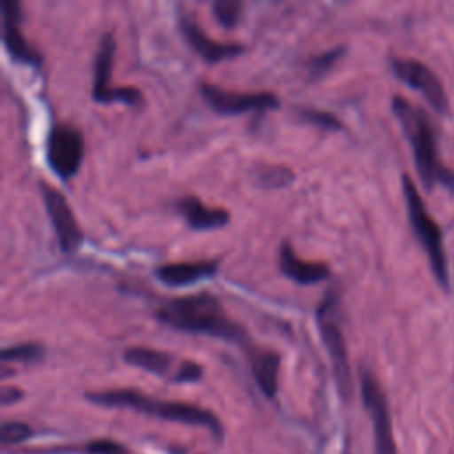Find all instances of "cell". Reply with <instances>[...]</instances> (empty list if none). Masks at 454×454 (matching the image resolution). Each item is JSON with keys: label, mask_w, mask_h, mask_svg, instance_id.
Masks as SVG:
<instances>
[{"label": "cell", "mask_w": 454, "mask_h": 454, "mask_svg": "<svg viewBox=\"0 0 454 454\" xmlns=\"http://www.w3.org/2000/svg\"><path fill=\"white\" fill-rule=\"evenodd\" d=\"M154 317L179 332L232 342L243 348L245 353L254 346L245 326L227 314L218 296L207 291L168 298L154 309Z\"/></svg>", "instance_id": "1"}, {"label": "cell", "mask_w": 454, "mask_h": 454, "mask_svg": "<svg viewBox=\"0 0 454 454\" xmlns=\"http://www.w3.org/2000/svg\"><path fill=\"white\" fill-rule=\"evenodd\" d=\"M83 397L90 404H96L101 408H124V410H133L137 413L167 420V422L204 427L209 431V434L216 443H223L225 440V426L220 420V417L215 411L192 403L153 397L137 388L92 390V392H85Z\"/></svg>", "instance_id": "2"}, {"label": "cell", "mask_w": 454, "mask_h": 454, "mask_svg": "<svg viewBox=\"0 0 454 454\" xmlns=\"http://www.w3.org/2000/svg\"><path fill=\"white\" fill-rule=\"evenodd\" d=\"M392 112L411 147L413 165L422 186L433 192L436 186L454 193V170L449 168L438 151L436 129L426 110L410 99L395 94L392 98Z\"/></svg>", "instance_id": "3"}, {"label": "cell", "mask_w": 454, "mask_h": 454, "mask_svg": "<svg viewBox=\"0 0 454 454\" xmlns=\"http://www.w3.org/2000/svg\"><path fill=\"white\" fill-rule=\"evenodd\" d=\"M401 190L406 204V215L410 227L422 247L433 277L436 278L438 286L443 291H449L450 286V275H449V261L443 248V232L438 225V222L431 216L415 181L408 174H401Z\"/></svg>", "instance_id": "4"}, {"label": "cell", "mask_w": 454, "mask_h": 454, "mask_svg": "<svg viewBox=\"0 0 454 454\" xmlns=\"http://www.w3.org/2000/svg\"><path fill=\"white\" fill-rule=\"evenodd\" d=\"M339 291L335 287L328 289L319 305L316 307V325L323 346L326 348L330 356L337 392L344 401H348L353 392V376L348 356V346L339 319Z\"/></svg>", "instance_id": "5"}, {"label": "cell", "mask_w": 454, "mask_h": 454, "mask_svg": "<svg viewBox=\"0 0 454 454\" xmlns=\"http://www.w3.org/2000/svg\"><path fill=\"white\" fill-rule=\"evenodd\" d=\"M115 50L117 43L114 32H105L99 37V44L92 62V99L101 105L121 103L126 106H138L144 101V94L140 89L133 85H112Z\"/></svg>", "instance_id": "6"}, {"label": "cell", "mask_w": 454, "mask_h": 454, "mask_svg": "<svg viewBox=\"0 0 454 454\" xmlns=\"http://www.w3.org/2000/svg\"><path fill=\"white\" fill-rule=\"evenodd\" d=\"M122 360L128 365L142 369L149 374L163 378L170 383H197L204 376V367L190 358H177L176 355L149 348V346H129L122 351Z\"/></svg>", "instance_id": "7"}, {"label": "cell", "mask_w": 454, "mask_h": 454, "mask_svg": "<svg viewBox=\"0 0 454 454\" xmlns=\"http://www.w3.org/2000/svg\"><path fill=\"white\" fill-rule=\"evenodd\" d=\"M44 158L50 170L60 181H71L85 158V138L80 128L69 122H55L46 133Z\"/></svg>", "instance_id": "8"}, {"label": "cell", "mask_w": 454, "mask_h": 454, "mask_svg": "<svg viewBox=\"0 0 454 454\" xmlns=\"http://www.w3.org/2000/svg\"><path fill=\"white\" fill-rule=\"evenodd\" d=\"M360 395L364 408L372 424L374 452L376 454H397V443L394 438L390 408L380 381L369 369L360 371Z\"/></svg>", "instance_id": "9"}, {"label": "cell", "mask_w": 454, "mask_h": 454, "mask_svg": "<svg viewBox=\"0 0 454 454\" xmlns=\"http://www.w3.org/2000/svg\"><path fill=\"white\" fill-rule=\"evenodd\" d=\"M199 90L204 103L218 115H241L247 112H264L280 108V98L270 90L239 92L222 89L209 82H200Z\"/></svg>", "instance_id": "10"}, {"label": "cell", "mask_w": 454, "mask_h": 454, "mask_svg": "<svg viewBox=\"0 0 454 454\" xmlns=\"http://www.w3.org/2000/svg\"><path fill=\"white\" fill-rule=\"evenodd\" d=\"M39 192L41 199L46 209V215L50 218V223L53 227V232L57 236V243L62 254L71 255L74 254L85 239V234L67 202L64 193L51 186L46 181H39Z\"/></svg>", "instance_id": "11"}, {"label": "cell", "mask_w": 454, "mask_h": 454, "mask_svg": "<svg viewBox=\"0 0 454 454\" xmlns=\"http://www.w3.org/2000/svg\"><path fill=\"white\" fill-rule=\"evenodd\" d=\"M390 69L399 82L417 90L431 105L433 110H436L440 115L449 114V96L442 80L431 67L417 59L392 57Z\"/></svg>", "instance_id": "12"}, {"label": "cell", "mask_w": 454, "mask_h": 454, "mask_svg": "<svg viewBox=\"0 0 454 454\" xmlns=\"http://www.w3.org/2000/svg\"><path fill=\"white\" fill-rule=\"evenodd\" d=\"M21 4L18 0L2 2V41L12 62L39 69L43 53L21 34Z\"/></svg>", "instance_id": "13"}, {"label": "cell", "mask_w": 454, "mask_h": 454, "mask_svg": "<svg viewBox=\"0 0 454 454\" xmlns=\"http://www.w3.org/2000/svg\"><path fill=\"white\" fill-rule=\"evenodd\" d=\"M177 27L184 41L190 44V48L206 64H220L223 60L236 59L245 51V48L239 43H220L209 37L190 12H184V11L179 12Z\"/></svg>", "instance_id": "14"}, {"label": "cell", "mask_w": 454, "mask_h": 454, "mask_svg": "<svg viewBox=\"0 0 454 454\" xmlns=\"http://www.w3.org/2000/svg\"><path fill=\"white\" fill-rule=\"evenodd\" d=\"M278 268L284 277L298 286H312L330 278V264L323 261H305L296 255L293 245L284 239L278 247Z\"/></svg>", "instance_id": "15"}, {"label": "cell", "mask_w": 454, "mask_h": 454, "mask_svg": "<svg viewBox=\"0 0 454 454\" xmlns=\"http://www.w3.org/2000/svg\"><path fill=\"white\" fill-rule=\"evenodd\" d=\"M174 209L190 229L199 232L216 231L231 222V213L227 209L207 206L195 195L179 197L174 202Z\"/></svg>", "instance_id": "16"}, {"label": "cell", "mask_w": 454, "mask_h": 454, "mask_svg": "<svg viewBox=\"0 0 454 454\" xmlns=\"http://www.w3.org/2000/svg\"><path fill=\"white\" fill-rule=\"evenodd\" d=\"M222 259L165 262L154 270L156 278L168 287H184L216 275Z\"/></svg>", "instance_id": "17"}, {"label": "cell", "mask_w": 454, "mask_h": 454, "mask_svg": "<svg viewBox=\"0 0 454 454\" xmlns=\"http://www.w3.org/2000/svg\"><path fill=\"white\" fill-rule=\"evenodd\" d=\"M250 372L266 399H275L278 394V374L282 356L278 351L254 344L247 353Z\"/></svg>", "instance_id": "18"}, {"label": "cell", "mask_w": 454, "mask_h": 454, "mask_svg": "<svg viewBox=\"0 0 454 454\" xmlns=\"http://www.w3.org/2000/svg\"><path fill=\"white\" fill-rule=\"evenodd\" d=\"M252 179L259 188L278 190L289 186L296 179V174L284 165H255Z\"/></svg>", "instance_id": "19"}, {"label": "cell", "mask_w": 454, "mask_h": 454, "mask_svg": "<svg viewBox=\"0 0 454 454\" xmlns=\"http://www.w3.org/2000/svg\"><path fill=\"white\" fill-rule=\"evenodd\" d=\"M346 53V46L339 44L323 53H317L307 60V73L310 80H321Z\"/></svg>", "instance_id": "20"}, {"label": "cell", "mask_w": 454, "mask_h": 454, "mask_svg": "<svg viewBox=\"0 0 454 454\" xmlns=\"http://www.w3.org/2000/svg\"><path fill=\"white\" fill-rule=\"evenodd\" d=\"M44 356V346L41 342H20L0 349V360L5 362H37Z\"/></svg>", "instance_id": "21"}, {"label": "cell", "mask_w": 454, "mask_h": 454, "mask_svg": "<svg viewBox=\"0 0 454 454\" xmlns=\"http://www.w3.org/2000/svg\"><path fill=\"white\" fill-rule=\"evenodd\" d=\"M296 115L300 121L307 122V124H314L321 129H328V131H340L344 128L342 121L326 110H317V108H310V106H300L296 108Z\"/></svg>", "instance_id": "22"}, {"label": "cell", "mask_w": 454, "mask_h": 454, "mask_svg": "<svg viewBox=\"0 0 454 454\" xmlns=\"http://www.w3.org/2000/svg\"><path fill=\"white\" fill-rule=\"evenodd\" d=\"M215 20L223 28H234L241 18L243 12V2L241 0H215L211 5Z\"/></svg>", "instance_id": "23"}, {"label": "cell", "mask_w": 454, "mask_h": 454, "mask_svg": "<svg viewBox=\"0 0 454 454\" xmlns=\"http://www.w3.org/2000/svg\"><path fill=\"white\" fill-rule=\"evenodd\" d=\"M34 436L32 426L21 420H4L0 426V443L2 445H20Z\"/></svg>", "instance_id": "24"}, {"label": "cell", "mask_w": 454, "mask_h": 454, "mask_svg": "<svg viewBox=\"0 0 454 454\" xmlns=\"http://www.w3.org/2000/svg\"><path fill=\"white\" fill-rule=\"evenodd\" d=\"M83 452L87 454H129L128 447L110 440V438H98L83 445Z\"/></svg>", "instance_id": "25"}, {"label": "cell", "mask_w": 454, "mask_h": 454, "mask_svg": "<svg viewBox=\"0 0 454 454\" xmlns=\"http://www.w3.org/2000/svg\"><path fill=\"white\" fill-rule=\"evenodd\" d=\"M23 397H25V394H23V390L18 388V387L4 385V387L0 388V404H2V406L16 404V403H20Z\"/></svg>", "instance_id": "26"}]
</instances>
